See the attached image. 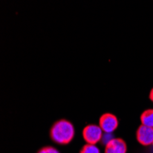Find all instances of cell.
<instances>
[{"instance_id":"6da1fadb","label":"cell","mask_w":153,"mask_h":153,"mask_svg":"<svg viewBox=\"0 0 153 153\" xmlns=\"http://www.w3.org/2000/svg\"><path fill=\"white\" fill-rule=\"evenodd\" d=\"M50 135L54 142L61 145H66L74 140V127L70 121L62 119L53 124Z\"/></svg>"},{"instance_id":"7a4b0ae2","label":"cell","mask_w":153,"mask_h":153,"mask_svg":"<svg viewBox=\"0 0 153 153\" xmlns=\"http://www.w3.org/2000/svg\"><path fill=\"white\" fill-rule=\"evenodd\" d=\"M104 131L100 126L96 125H88L82 130V137L87 144L95 145L101 141Z\"/></svg>"},{"instance_id":"3957f363","label":"cell","mask_w":153,"mask_h":153,"mask_svg":"<svg viewBox=\"0 0 153 153\" xmlns=\"http://www.w3.org/2000/svg\"><path fill=\"white\" fill-rule=\"evenodd\" d=\"M99 126L105 133H113L117 128L118 120L113 114L106 113L100 117Z\"/></svg>"},{"instance_id":"277c9868","label":"cell","mask_w":153,"mask_h":153,"mask_svg":"<svg viewBox=\"0 0 153 153\" xmlns=\"http://www.w3.org/2000/svg\"><path fill=\"white\" fill-rule=\"evenodd\" d=\"M137 140L143 146L153 144V128L141 125L137 131Z\"/></svg>"},{"instance_id":"5b68a950","label":"cell","mask_w":153,"mask_h":153,"mask_svg":"<svg viewBox=\"0 0 153 153\" xmlns=\"http://www.w3.org/2000/svg\"><path fill=\"white\" fill-rule=\"evenodd\" d=\"M127 145L121 138H114L108 144L105 145V153H126Z\"/></svg>"},{"instance_id":"8992f818","label":"cell","mask_w":153,"mask_h":153,"mask_svg":"<svg viewBox=\"0 0 153 153\" xmlns=\"http://www.w3.org/2000/svg\"><path fill=\"white\" fill-rule=\"evenodd\" d=\"M141 125L153 128V109H148L142 113L140 117Z\"/></svg>"},{"instance_id":"52a82bcc","label":"cell","mask_w":153,"mask_h":153,"mask_svg":"<svg viewBox=\"0 0 153 153\" xmlns=\"http://www.w3.org/2000/svg\"><path fill=\"white\" fill-rule=\"evenodd\" d=\"M80 153H100V150L95 145L86 144V145H85L82 147Z\"/></svg>"},{"instance_id":"ba28073f","label":"cell","mask_w":153,"mask_h":153,"mask_svg":"<svg viewBox=\"0 0 153 153\" xmlns=\"http://www.w3.org/2000/svg\"><path fill=\"white\" fill-rule=\"evenodd\" d=\"M114 138H115V137H113L112 133H105V132H104L101 141H102L105 145H106V144H108L111 140H113Z\"/></svg>"},{"instance_id":"9c48e42d","label":"cell","mask_w":153,"mask_h":153,"mask_svg":"<svg viewBox=\"0 0 153 153\" xmlns=\"http://www.w3.org/2000/svg\"><path fill=\"white\" fill-rule=\"evenodd\" d=\"M38 153H60V152L53 147H45L40 149L38 151Z\"/></svg>"},{"instance_id":"30bf717a","label":"cell","mask_w":153,"mask_h":153,"mask_svg":"<svg viewBox=\"0 0 153 153\" xmlns=\"http://www.w3.org/2000/svg\"><path fill=\"white\" fill-rule=\"evenodd\" d=\"M149 99L153 102V88L151 89L150 91V94H149Z\"/></svg>"},{"instance_id":"8fae6325","label":"cell","mask_w":153,"mask_h":153,"mask_svg":"<svg viewBox=\"0 0 153 153\" xmlns=\"http://www.w3.org/2000/svg\"><path fill=\"white\" fill-rule=\"evenodd\" d=\"M152 145H153V144H152Z\"/></svg>"}]
</instances>
